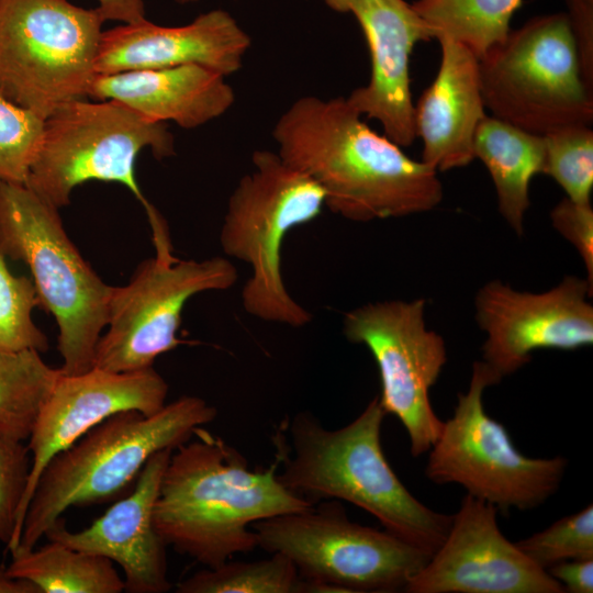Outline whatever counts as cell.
Segmentation results:
<instances>
[{"instance_id": "6da1fadb", "label": "cell", "mask_w": 593, "mask_h": 593, "mask_svg": "<svg viewBox=\"0 0 593 593\" xmlns=\"http://www.w3.org/2000/svg\"><path fill=\"white\" fill-rule=\"evenodd\" d=\"M279 156L325 194L344 219L369 222L433 210L443 199L438 172L380 135L345 97L296 99L277 120Z\"/></svg>"}, {"instance_id": "7a4b0ae2", "label": "cell", "mask_w": 593, "mask_h": 593, "mask_svg": "<svg viewBox=\"0 0 593 593\" xmlns=\"http://www.w3.org/2000/svg\"><path fill=\"white\" fill-rule=\"evenodd\" d=\"M276 468L249 470L236 448L198 428L174 449L163 474L154 507L158 534L205 568L254 550L255 523L312 506L281 483Z\"/></svg>"}, {"instance_id": "3957f363", "label": "cell", "mask_w": 593, "mask_h": 593, "mask_svg": "<svg viewBox=\"0 0 593 593\" xmlns=\"http://www.w3.org/2000/svg\"><path fill=\"white\" fill-rule=\"evenodd\" d=\"M384 413L379 396L349 424L328 429L311 413L289 423V451L278 447L281 483L312 505L346 501L373 515L389 533L433 555L451 515L433 511L402 483L381 446Z\"/></svg>"}, {"instance_id": "277c9868", "label": "cell", "mask_w": 593, "mask_h": 593, "mask_svg": "<svg viewBox=\"0 0 593 593\" xmlns=\"http://www.w3.org/2000/svg\"><path fill=\"white\" fill-rule=\"evenodd\" d=\"M216 415L205 400L183 395L150 415L123 411L104 419L45 467L11 555L36 547L69 507L119 497L135 483L152 456L176 449Z\"/></svg>"}, {"instance_id": "5b68a950", "label": "cell", "mask_w": 593, "mask_h": 593, "mask_svg": "<svg viewBox=\"0 0 593 593\" xmlns=\"http://www.w3.org/2000/svg\"><path fill=\"white\" fill-rule=\"evenodd\" d=\"M58 210L26 184L0 180V253L29 267L38 306L58 327L59 369L79 374L92 368L113 287L81 256Z\"/></svg>"}, {"instance_id": "8992f818", "label": "cell", "mask_w": 593, "mask_h": 593, "mask_svg": "<svg viewBox=\"0 0 593 593\" xmlns=\"http://www.w3.org/2000/svg\"><path fill=\"white\" fill-rule=\"evenodd\" d=\"M144 148L157 159L175 155V139L166 123L148 121L115 100H74L44 120L25 184L60 209L81 183H122L145 208L155 248L160 249L170 244L165 225L135 177L136 158Z\"/></svg>"}, {"instance_id": "52a82bcc", "label": "cell", "mask_w": 593, "mask_h": 593, "mask_svg": "<svg viewBox=\"0 0 593 593\" xmlns=\"http://www.w3.org/2000/svg\"><path fill=\"white\" fill-rule=\"evenodd\" d=\"M251 163L253 170L228 199L221 247L226 256L250 267L240 294L244 310L265 322L301 327L311 322L312 314L284 284L281 248L291 230L321 214L325 194L277 152L255 150Z\"/></svg>"}, {"instance_id": "ba28073f", "label": "cell", "mask_w": 593, "mask_h": 593, "mask_svg": "<svg viewBox=\"0 0 593 593\" xmlns=\"http://www.w3.org/2000/svg\"><path fill=\"white\" fill-rule=\"evenodd\" d=\"M258 547L287 557L306 593L404 591L430 555L404 539L351 522L339 501L255 523Z\"/></svg>"}, {"instance_id": "9c48e42d", "label": "cell", "mask_w": 593, "mask_h": 593, "mask_svg": "<svg viewBox=\"0 0 593 593\" xmlns=\"http://www.w3.org/2000/svg\"><path fill=\"white\" fill-rule=\"evenodd\" d=\"M104 22L68 0H0V97L43 120L87 98Z\"/></svg>"}, {"instance_id": "30bf717a", "label": "cell", "mask_w": 593, "mask_h": 593, "mask_svg": "<svg viewBox=\"0 0 593 593\" xmlns=\"http://www.w3.org/2000/svg\"><path fill=\"white\" fill-rule=\"evenodd\" d=\"M491 115L545 135L593 122V89L582 75L566 13L538 15L479 59Z\"/></svg>"}, {"instance_id": "8fae6325", "label": "cell", "mask_w": 593, "mask_h": 593, "mask_svg": "<svg viewBox=\"0 0 593 593\" xmlns=\"http://www.w3.org/2000/svg\"><path fill=\"white\" fill-rule=\"evenodd\" d=\"M500 381L482 360L473 363L468 391L458 394L452 416L429 449L425 475L436 484H459L497 511H528L558 491L568 461L523 455L504 425L488 415L483 392Z\"/></svg>"}, {"instance_id": "7c38bea8", "label": "cell", "mask_w": 593, "mask_h": 593, "mask_svg": "<svg viewBox=\"0 0 593 593\" xmlns=\"http://www.w3.org/2000/svg\"><path fill=\"white\" fill-rule=\"evenodd\" d=\"M238 279L235 266L221 256L180 260L156 256L142 261L128 283L113 287L107 323L92 368L113 372L153 367L176 348L186 303L205 291H223Z\"/></svg>"}, {"instance_id": "4fadbf2b", "label": "cell", "mask_w": 593, "mask_h": 593, "mask_svg": "<svg viewBox=\"0 0 593 593\" xmlns=\"http://www.w3.org/2000/svg\"><path fill=\"white\" fill-rule=\"evenodd\" d=\"M425 306L424 299L368 303L343 320L348 342L371 353L380 376V404L407 432L413 457L430 449L443 426L429 392L447 361V350L443 337L426 327Z\"/></svg>"}, {"instance_id": "5bb4252c", "label": "cell", "mask_w": 593, "mask_h": 593, "mask_svg": "<svg viewBox=\"0 0 593 593\" xmlns=\"http://www.w3.org/2000/svg\"><path fill=\"white\" fill-rule=\"evenodd\" d=\"M593 287L567 276L555 288L530 293L493 280L477 293L475 320L486 339L482 361L502 380L537 349L575 350L593 343Z\"/></svg>"}, {"instance_id": "9a60e30c", "label": "cell", "mask_w": 593, "mask_h": 593, "mask_svg": "<svg viewBox=\"0 0 593 593\" xmlns=\"http://www.w3.org/2000/svg\"><path fill=\"white\" fill-rule=\"evenodd\" d=\"M497 508L466 494L451 515L448 534L409 593H564L500 530Z\"/></svg>"}, {"instance_id": "2e32d148", "label": "cell", "mask_w": 593, "mask_h": 593, "mask_svg": "<svg viewBox=\"0 0 593 593\" xmlns=\"http://www.w3.org/2000/svg\"><path fill=\"white\" fill-rule=\"evenodd\" d=\"M167 394L166 380L153 367L128 372L99 368L79 374H64L60 371L27 439L31 470L15 535L8 549L12 551L18 546L34 489L41 473L55 456L116 413H156L166 404Z\"/></svg>"}, {"instance_id": "e0dca14e", "label": "cell", "mask_w": 593, "mask_h": 593, "mask_svg": "<svg viewBox=\"0 0 593 593\" xmlns=\"http://www.w3.org/2000/svg\"><path fill=\"white\" fill-rule=\"evenodd\" d=\"M359 24L370 55V78L346 98L365 118L377 120L401 147L416 138L410 57L418 42L433 40L426 24L405 0H323Z\"/></svg>"}, {"instance_id": "ac0fdd59", "label": "cell", "mask_w": 593, "mask_h": 593, "mask_svg": "<svg viewBox=\"0 0 593 593\" xmlns=\"http://www.w3.org/2000/svg\"><path fill=\"white\" fill-rule=\"evenodd\" d=\"M174 449L156 452L146 462L133 491L88 527L72 532L63 521L44 537L71 548L98 555L120 566L124 591L165 593L171 589L167 568V545L154 524V507L163 474Z\"/></svg>"}, {"instance_id": "d6986e66", "label": "cell", "mask_w": 593, "mask_h": 593, "mask_svg": "<svg viewBox=\"0 0 593 593\" xmlns=\"http://www.w3.org/2000/svg\"><path fill=\"white\" fill-rule=\"evenodd\" d=\"M251 40L225 10L214 9L181 26L147 19L103 31L96 74L200 65L224 77L237 72Z\"/></svg>"}, {"instance_id": "ffe728a7", "label": "cell", "mask_w": 593, "mask_h": 593, "mask_svg": "<svg viewBox=\"0 0 593 593\" xmlns=\"http://www.w3.org/2000/svg\"><path fill=\"white\" fill-rule=\"evenodd\" d=\"M437 41L439 68L414 105V128L423 143L422 161L439 172L474 159V133L486 109L478 57L455 41Z\"/></svg>"}, {"instance_id": "44dd1931", "label": "cell", "mask_w": 593, "mask_h": 593, "mask_svg": "<svg viewBox=\"0 0 593 593\" xmlns=\"http://www.w3.org/2000/svg\"><path fill=\"white\" fill-rule=\"evenodd\" d=\"M88 97L119 101L148 121L186 130L220 118L235 102L226 77L194 64L97 74Z\"/></svg>"}, {"instance_id": "7402d4cb", "label": "cell", "mask_w": 593, "mask_h": 593, "mask_svg": "<svg viewBox=\"0 0 593 593\" xmlns=\"http://www.w3.org/2000/svg\"><path fill=\"white\" fill-rule=\"evenodd\" d=\"M473 155L491 176L500 213L522 235L529 184L544 169V136L485 114L474 133Z\"/></svg>"}, {"instance_id": "603a6c76", "label": "cell", "mask_w": 593, "mask_h": 593, "mask_svg": "<svg viewBox=\"0 0 593 593\" xmlns=\"http://www.w3.org/2000/svg\"><path fill=\"white\" fill-rule=\"evenodd\" d=\"M13 553L8 573L33 583L40 593H121L124 581L114 563L58 541Z\"/></svg>"}, {"instance_id": "cb8c5ba5", "label": "cell", "mask_w": 593, "mask_h": 593, "mask_svg": "<svg viewBox=\"0 0 593 593\" xmlns=\"http://www.w3.org/2000/svg\"><path fill=\"white\" fill-rule=\"evenodd\" d=\"M523 0H416L415 12L433 38L455 41L478 59L502 43Z\"/></svg>"}, {"instance_id": "d4e9b609", "label": "cell", "mask_w": 593, "mask_h": 593, "mask_svg": "<svg viewBox=\"0 0 593 593\" xmlns=\"http://www.w3.org/2000/svg\"><path fill=\"white\" fill-rule=\"evenodd\" d=\"M59 376L36 349H0V436L29 439Z\"/></svg>"}, {"instance_id": "484cf974", "label": "cell", "mask_w": 593, "mask_h": 593, "mask_svg": "<svg viewBox=\"0 0 593 593\" xmlns=\"http://www.w3.org/2000/svg\"><path fill=\"white\" fill-rule=\"evenodd\" d=\"M305 581L280 553L255 561H231L200 570L176 585L178 593H305Z\"/></svg>"}, {"instance_id": "4316f807", "label": "cell", "mask_w": 593, "mask_h": 593, "mask_svg": "<svg viewBox=\"0 0 593 593\" xmlns=\"http://www.w3.org/2000/svg\"><path fill=\"white\" fill-rule=\"evenodd\" d=\"M542 136L545 143L542 174L555 179L570 200L580 204H591L593 188L591 125H568Z\"/></svg>"}, {"instance_id": "83f0119b", "label": "cell", "mask_w": 593, "mask_h": 593, "mask_svg": "<svg viewBox=\"0 0 593 593\" xmlns=\"http://www.w3.org/2000/svg\"><path fill=\"white\" fill-rule=\"evenodd\" d=\"M0 253V349H36L48 347L46 335L32 318L38 299L32 278L14 276Z\"/></svg>"}, {"instance_id": "f1b7e54d", "label": "cell", "mask_w": 593, "mask_h": 593, "mask_svg": "<svg viewBox=\"0 0 593 593\" xmlns=\"http://www.w3.org/2000/svg\"><path fill=\"white\" fill-rule=\"evenodd\" d=\"M517 547L538 567L593 558V506L562 517L546 529L518 541Z\"/></svg>"}, {"instance_id": "f546056e", "label": "cell", "mask_w": 593, "mask_h": 593, "mask_svg": "<svg viewBox=\"0 0 593 593\" xmlns=\"http://www.w3.org/2000/svg\"><path fill=\"white\" fill-rule=\"evenodd\" d=\"M44 120L0 97V180L26 183Z\"/></svg>"}, {"instance_id": "4dcf8cb0", "label": "cell", "mask_w": 593, "mask_h": 593, "mask_svg": "<svg viewBox=\"0 0 593 593\" xmlns=\"http://www.w3.org/2000/svg\"><path fill=\"white\" fill-rule=\"evenodd\" d=\"M31 470V454L22 441L0 436V542L13 541Z\"/></svg>"}, {"instance_id": "1f68e13d", "label": "cell", "mask_w": 593, "mask_h": 593, "mask_svg": "<svg viewBox=\"0 0 593 593\" xmlns=\"http://www.w3.org/2000/svg\"><path fill=\"white\" fill-rule=\"evenodd\" d=\"M552 226L568 239L581 256L586 280L593 287V209L569 198L562 199L550 213Z\"/></svg>"}, {"instance_id": "d6a6232c", "label": "cell", "mask_w": 593, "mask_h": 593, "mask_svg": "<svg viewBox=\"0 0 593 593\" xmlns=\"http://www.w3.org/2000/svg\"><path fill=\"white\" fill-rule=\"evenodd\" d=\"M581 71L593 89V0H566Z\"/></svg>"}, {"instance_id": "836d02e7", "label": "cell", "mask_w": 593, "mask_h": 593, "mask_svg": "<svg viewBox=\"0 0 593 593\" xmlns=\"http://www.w3.org/2000/svg\"><path fill=\"white\" fill-rule=\"evenodd\" d=\"M546 571L563 586L564 592H593V558L562 561Z\"/></svg>"}, {"instance_id": "e575fe53", "label": "cell", "mask_w": 593, "mask_h": 593, "mask_svg": "<svg viewBox=\"0 0 593 593\" xmlns=\"http://www.w3.org/2000/svg\"><path fill=\"white\" fill-rule=\"evenodd\" d=\"M98 11L107 20L120 21L123 24L137 23L145 16L144 0H97Z\"/></svg>"}, {"instance_id": "d590c367", "label": "cell", "mask_w": 593, "mask_h": 593, "mask_svg": "<svg viewBox=\"0 0 593 593\" xmlns=\"http://www.w3.org/2000/svg\"><path fill=\"white\" fill-rule=\"evenodd\" d=\"M0 593H40V591L33 583L11 577L7 567L0 564Z\"/></svg>"}, {"instance_id": "8d00e7d4", "label": "cell", "mask_w": 593, "mask_h": 593, "mask_svg": "<svg viewBox=\"0 0 593 593\" xmlns=\"http://www.w3.org/2000/svg\"><path fill=\"white\" fill-rule=\"evenodd\" d=\"M179 4H188V3H194L199 0H175Z\"/></svg>"}]
</instances>
